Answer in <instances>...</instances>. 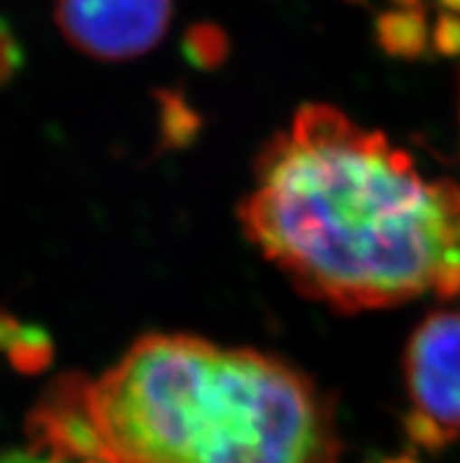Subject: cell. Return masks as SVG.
Listing matches in <instances>:
<instances>
[{"mask_svg":"<svg viewBox=\"0 0 460 463\" xmlns=\"http://www.w3.org/2000/svg\"><path fill=\"white\" fill-rule=\"evenodd\" d=\"M247 238L305 297L357 313L460 294V184L333 106L275 135L239 207Z\"/></svg>","mask_w":460,"mask_h":463,"instance_id":"6da1fadb","label":"cell"},{"mask_svg":"<svg viewBox=\"0 0 460 463\" xmlns=\"http://www.w3.org/2000/svg\"><path fill=\"white\" fill-rule=\"evenodd\" d=\"M99 463H338L326 395L286 363L198 336H144L99 379L45 391Z\"/></svg>","mask_w":460,"mask_h":463,"instance_id":"7a4b0ae2","label":"cell"},{"mask_svg":"<svg viewBox=\"0 0 460 463\" xmlns=\"http://www.w3.org/2000/svg\"><path fill=\"white\" fill-rule=\"evenodd\" d=\"M408 419H418L451 442L460 435V311L427 316L404 358Z\"/></svg>","mask_w":460,"mask_h":463,"instance_id":"3957f363","label":"cell"},{"mask_svg":"<svg viewBox=\"0 0 460 463\" xmlns=\"http://www.w3.org/2000/svg\"><path fill=\"white\" fill-rule=\"evenodd\" d=\"M172 0H57V24L66 41L106 61L151 52L167 33Z\"/></svg>","mask_w":460,"mask_h":463,"instance_id":"277c9868","label":"cell"},{"mask_svg":"<svg viewBox=\"0 0 460 463\" xmlns=\"http://www.w3.org/2000/svg\"><path fill=\"white\" fill-rule=\"evenodd\" d=\"M379 41L385 52L397 57H420L427 45V22L418 7H402L380 14Z\"/></svg>","mask_w":460,"mask_h":463,"instance_id":"5b68a950","label":"cell"},{"mask_svg":"<svg viewBox=\"0 0 460 463\" xmlns=\"http://www.w3.org/2000/svg\"><path fill=\"white\" fill-rule=\"evenodd\" d=\"M0 351L10 355L19 372H38L50 363L52 346L41 329L23 327L14 317L0 316Z\"/></svg>","mask_w":460,"mask_h":463,"instance_id":"8992f818","label":"cell"},{"mask_svg":"<svg viewBox=\"0 0 460 463\" xmlns=\"http://www.w3.org/2000/svg\"><path fill=\"white\" fill-rule=\"evenodd\" d=\"M183 52L191 64L200 69H214L226 59L228 35L216 24H195L183 35Z\"/></svg>","mask_w":460,"mask_h":463,"instance_id":"52a82bcc","label":"cell"},{"mask_svg":"<svg viewBox=\"0 0 460 463\" xmlns=\"http://www.w3.org/2000/svg\"><path fill=\"white\" fill-rule=\"evenodd\" d=\"M23 50L19 45L17 35L10 29L5 19H0V85L12 80V76L22 69Z\"/></svg>","mask_w":460,"mask_h":463,"instance_id":"ba28073f","label":"cell"},{"mask_svg":"<svg viewBox=\"0 0 460 463\" xmlns=\"http://www.w3.org/2000/svg\"><path fill=\"white\" fill-rule=\"evenodd\" d=\"M432 43L437 47V52L446 54V57H455L460 54V17L458 14H442L435 24V33H432Z\"/></svg>","mask_w":460,"mask_h":463,"instance_id":"9c48e42d","label":"cell"},{"mask_svg":"<svg viewBox=\"0 0 460 463\" xmlns=\"http://www.w3.org/2000/svg\"><path fill=\"white\" fill-rule=\"evenodd\" d=\"M0 463H64L59 458L47 457V454L33 452V449H26V452H5L0 454Z\"/></svg>","mask_w":460,"mask_h":463,"instance_id":"30bf717a","label":"cell"},{"mask_svg":"<svg viewBox=\"0 0 460 463\" xmlns=\"http://www.w3.org/2000/svg\"><path fill=\"white\" fill-rule=\"evenodd\" d=\"M446 10H451V14H460V0H439Z\"/></svg>","mask_w":460,"mask_h":463,"instance_id":"8fae6325","label":"cell"},{"mask_svg":"<svg viewBox=\"0 0 460 463\" xmlns=\"http://www.w3.org/2000/svg\"><path fill=\"white\" fill-rule=\"evenodd\" d=\"M385 463H418V461H414L411 457H399V458H390V461H385Z\"/></svg>","mask_w":460,"mask_h":463,"instance_id":"7c38bea8","label":"cell"},{"mask_svg":"<svg viewBox=\"0 0 460 463\" xmlns=\"http://www.w3.org/2000/svg\"><path fill=\"white\" fill-rule=\"evenodd\" d=\"M402 7H418V0H397Z\"/></svg>","mask_w":460,"mask_h":463,"instance_id":"4fadbf2b","label":"cell"},{"mask_svg":"<svg viewBox=\"0 0 460 463\" xmlns=\"http://www.w3.org/2000/svg\"><path fill=\"white\" fill-rule=\"evenodd\" d=\"M85 463H99V461H85Z\"/></svg>","mask_w":460,"mask_h":463,"instance_id":"5bb4252c","label":"cell"}]
</instances>
